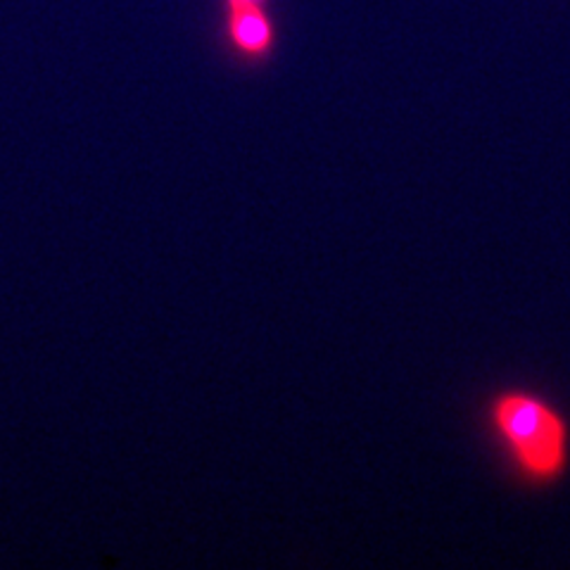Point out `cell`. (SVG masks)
Segmentation results:
<instances>
[{"instance_id":"6da1fadb","label":"cell","mask_w":570,"mask_h":570,"mask_svg":"<svg viewBox=\"0 0 570 570\" xmlns=\"http://www.w3.org/2000/svg\"><path fill=\"white\" fill-rule=\"evenodd\" d=\"M490 423L515 471L532 485H551L568 471L570 428L557 406L528 390H507L490 402Z\"/></svg>"},{"instance_id":"7a4b0ae2","label":"cell","mask_w":570,"mask_h":570,"mask_svg":"<svg viewBox=\"0 0 570 570\" xmlns=\"http://www.w3.org/2000/svg\"><path fill=\"white\" fill-rule=\"evenodd\" d=\"M224 36L230 56L243 62H264L274 56L276 24L264 6L257 3H224Z\"/></svg>"},{"instance_id":"3957f363","label":"cell","mask_w":570,"mask_h":570,"mask_svg":"<svg viewBox=\"0 0 570 570\" xmlns=\"http://www.w3.org/2000/svg\"><path fill=\"white\" fill-rule=\"evenodd\" d=\"M226 3H257V6H266V0H226Z\"/></svg>"}]
</instances>
